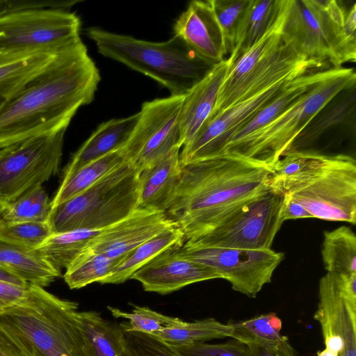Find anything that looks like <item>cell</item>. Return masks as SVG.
Listing matches in <instances>:
<instances>
[{
	"label": "cell",
	"mask_w": 356,
	"mask_h": 356,
	"mask_svg": "<svg viewBox=\"0 0 356 356\" xmlns=\"http://www.w3.org/2000/svg\"><path fill=\"white\" fill-rule=\"evenodd\" d=\"M4 101L3 98L0 97V104Z\"/></svg>",
	"instance_id": "cell-46"
},
{
	"label": "cell",
	"mask_w": 356,
	"mask_h": 356,
	"mask_svg": "<svg viewBox=\"0 0 356 356\" xmlns=\"http://www.w3.org/2000/svg\"><path fill=\"white\" fill-rule=\"evenodd\" d=\"M0 266L26 283L45 287L60 276L37 249H29L0 239Z\"/></svg>",
	"instance_id": "cell-22"
},
{
	"label": "cell",
	"mask_w": 356,
	"mask_h": 356,
	"mask_svg": "<svg viewBox=\"0 0 356 356\" xmlns=\"http://www.w3.org/2000/svg\"><path fill=\"white\" fill-rule=\"evenodd\" d=\"M185 241L184 234L177 225L169 227L136 248L99 283H122L153 259L167 251L179 249Z\"/></svg>",
	"instance_id": "cell-23"
},
{
	"label": "cell",
	"mask_w": 356,
	"mask_h": 356,
	"mask_svg": "<svg viewBox=\"0 0 356 356\" xmlns=\"http://www.w3.org/2000/svg\"><path fill=\"white\" fill-rule=\"evenodd\" d=\"M345 11L335 0H291L282 40L308 58L342 67L356 58V38L344 28Z\"/></svg>",
	"instance_id": "cell-8"
},
{
	"label": "cell",
	"mask_w": 356,
	"mask_h": 356,
	"mask_svg": "<svg viewBox=\"0 0 356 356\" xmlns=\"http://www.w3.org/2000/svg\"><path fill=\"white\" fill-rule=\"evenodd\" d=\"M344 28L346 32L351 37L356 38V4L350 8V10L345 13L344 17Z\"/></svg>",
	"instance_id": "cell-42"
},
{
	"label": "cell",
	"mask_w": 356,
	"mask_h": 356,
	"mask_svg": "<svg viewBox=\"0 0 356 356\" xmlns=\"http://www.w3.org/2000/svg\"><path fill=\"white\" fill-rule=\"evenodd\" d=\"M8 12V0H0V15Z\"/></svg>",
	"instance_id": "cell-44"
},
{
	"label": "cell",
	"mask_w": 356,
	"mask_h": 356,
	"mask_svg": "<svg viewBox=\"0 0 356 356\" xmlns=\"http://www.w3.org/2000/svg\"><path fill=\"white\" fill-rule=\"evenodd\" d=\"M99 81V70L79 38L0 104V149L67 129L77 110L92 102Z\"/></svg>",
	"instance_id": "cell-1"
},
{
	"label": "cell",
	"mask_w": 356,
	"mask_h": 356,
	"mask_svg": "<svg viewBox=\"0 0 356 356\" xmlns=\"http://www.w3.org/2000/svg\"><path fill=\"white\" fill-rule=\"evenodd\" d=\"M77 308L31 284L24 302L0 312V326L31 356H85Z\"/></svg>",
	"instance_id": "cell-5"
},
{
	"label": "cell",
	"mask_w": 356,
	"mask_h": 356,
	"mask_svg": "<svg viewBox=\"0 0 356 356\" xmlns=\"http://www.w3.org/2000/svg\"><path fill=\"white\" fill-rule=\"evenodd\" d=\"M6 205V204L0 202V221L1 220V217L5 209Z\"/></svg>",
	"instance_id": "cell-45"
},
{
	"label": "cell",
	"mask_w": 356,
	"mask_h": 356,
	"mask_svg": "<svg viewBox=\"0 0 356 356\" xmlns=\"http://www.w3.org/2000/svg\"><path fill=\"white\" fill-rule=\"evenodd\" d=\"M284 195L282 216L284 221L298 218H311L312 216L297 201L290 195Z\"/></svg>",
	"instance_id": "cell-41"
},
{
	"label": "cell",
	"mask_w": 356,
	"mask_h": 356,
	"mask_svg": "<svg viewBox=\"0 0 356 356\" xmlns=\"http://www.w3.org/2000/svg\"><path fill=\"white\" fill-rule=\"evenodd\" d=\"M270 188L290 195L313 218L356 223V161L350 156L309 152L297 175Z\"/></svg>",
	"instance_id": "cell-6"
},
{
	"label": "cell",
	"mask_w": 356,
	"mask_h": 356,
	"mask_svg": "<svg viewBox=\"0 0 356 356\" xmlns=\"http://www.w3.org/2000/svg\"><path fill=\"white\" fill-rule=\"evenodd\" d=\"M231 323L233 327L231 337L245 345L273 344L286 337L280 333L281 319L272 312Z\"/></svg>",
	"instance_id": "cell-32"
},
{
	"label": "cell",
	"mask_w": 356,
	"mask_h": 356,
	"mask_svg": "<svg viewBox=\"0 0 356 356\" xmlns=\"http://www.w3.org/2000/svg\"><path fill=\"white\" fill-rule=\"evenodd\" d=\"M233 327L231 323H222L212 318L186 322L179 319L173 325L158 331L156 336L172 346H186L207 341L231 337Z\"/></svg>",
	"instance_id": "cell-28"
},
{
	"label": "cell",
	"mask_w": 356,
	"mask_h": 356,
	"mask_svg": "<svg viewBox=\"0 0 356 356\" xmlns=\"http://www.w3.org/2000/svg\"><path fill=\"white\" fill-rule=\"evenodd\" d=\"M140 169L126 161L78 195L53 207L48 222L52 234L102 229L138 207Z\"/></svg>",
	"instance_id": "cell-7"
},
{
	"label": "cell",
	"mask_w": 356,
	"mask_h": 356,
	"mask_svg": "<svg viewBox=\"0 0 356 356\" xmlns=\"http://www.w3.org/2000/svg\"><path fill=\"white\" fill-rule=\"evenodd\" d=\"M270 168L222 156L182 165L181 178L167 216L186 241L211 230L226 215L270 188Z\"/></svg>",
	"instance_id": "cell-2"
},
{
	"label": "cell",
	"mask_w": 356,
	"mask_h": 356,
	"mask_svg": "<svg viewBox=\"0 0 356 356\" xmlns=\"http://www.w3.org/2000/svg\"><path fill=\"white\" fill-rule=\"evenodd\" d=\"M123 259H112L88 249L81 252L65 269L64 280L71 289L99 282L108 276Z\"/></svg>",
	"instance_id": "cell-30"
},
{
	"label": "cell",
	"mask_w": 356,
	"mask_h": 356,
	"mask_svg": "<svg viewBox=\"0 0 356 356\" xmlns=\"http://www.w3.org/2000/svg\"><path fill=\"white\" fill-rule=\"evenodd\" d=\"M253 356H298L286 337L281 341L268 345H246Z\"/></svg>",
	"instance_id": "cell-39"
},
{
	"label": "cell",
	"mask_w": 356,
	"mask_h": 356,
	"mask_svg": "<svg viewBox=\"0 0 356 356\" xmlns=\"http://www.w3.org/2000/svg\"><path fill=\"white\" fill-rule=\"evenodd\" d=\"M124 334L125 341L121 356H180L173 346L154 335L138 332Z\"/></svg>",
	"instance_id": "cell-36"
},
{
	"label": "cell",
	"mask_w": 356,
	"mask_h": 356,
	"mask_svg": "<svg viewBox=\"0 0 356 356\" xmlns=\"http://www.w3.org/2000/svg\"><path fill=\"white\" fill-rule=\"evenodd\" d=\"M174 35L179 37L197 55L215 65L227 54L222 29L211 0L192 1L176 20Z\"/></svg>",
	"instance_id": "cell-16"
},
{
	"label": "cell",
	"mask_w": 356,
	"mask_h": 356,
	"mask_svg": "<svg viewBox=\"0 0 356 356\" xmlns=\"http://www.w3.org/2000/svg\"><path fill=\"white\" fill-rule=\"evenodd\" d=\"M51 234L48 222L0 221V239L26 248H38Z\"/></svg>",
	"instance_id": "cell-34"
},
{
	"label": "cell",
	"mask_w": 356,
	"mask_h": 356,
	"mask_svg": "<svg viewBox=\"0 0 356 356\" xmlns=\"http://www.w3.org/2000/svg\"><path fill=\"white\" fill-rule=\"evenodd\" d=\"M108 309L115 318L129 319V322H124L120 325L124 332L153 334L179 320V318L161 314L146 307L135 306L131 313L111 307H108Z\"/></svg>",
	"instance_id": "cell-33"
},
{
	"label": "cell",
	"mask_w": 356,
	"mask_h": 356,
	"mask_svg": "<svg viewBox=\"0 0 356 356\" xmlns=\"http://www.w3.org/2000/svg\"><path fill=\"white\" fill-rule=\"evenodd\" d=\"M122 149L111 152L63 177L51 209L81 193L125 162Z\"/></svg>",
	"instance_id": "cell-26"
},
{
	"label": "cell",
	"mask_w": 356,
	"mask_h": 356,
	"mask_svg": "<svg viewBox=\"0 0 356 356\" xmlns=\"http://www.w3.org/2000/svg\"><path fill=\"white\" fill-rule=\"evenodd\" d=\"M283 202L284 195L270 189L232 211L204 235L188 241L209 247L271 249L284 222Z\"/></svg>",
	"instance_id": "cell-10"
},
{
	"label": "cell",
	"mask_w": 356,
	"mask_h": 356,
	"mask_svg": "<svg viewBox=\"0 0 356 356\" xmlns=\"http://www.w3.org/2000/svg\"><path fill=\"white\" fill-rule=\"evenodd\" d=\"M232 63L229 56L213 65L184 96L179 123L182 147L191 142L210 117Z\"/></svg>",
	"instance_id": "cell-18"
},
{
	"label": "cell",
	"mask_w": 356,
	"mask_h": 356,
	"mask_svg": "<svg viewBox=\"0 0 356 356\" xmlns=\"http://www.w3.org/2000/svg\"><path fill=\"white\" fill-rule=\"evenodd\" d=\"M355 80L353 68L341 67L271 123L224 156L251 160L271 168L293 148L296 138L314 117L337 95L354 86Z\"/></svg>",
	"instance_id": "cell-9"
},
{
	"label": "cell",
	"mask_w": 356,
	"mask_h": 356,
	"mask_svg": "<svg viewBox=\"0 0 356 356\" xmlns=\"http://www.w3.org/2000/svg\"><path fill=\"white\" fill-rule=\"evenodd\" d=\"M78 324L83 341L85 356H121L124 334L118 325L103 318L97 312H78Z\"/></svg>",
	"instance_id": "cell-24"
},
{
	"label": "cell",
	"mask_w": 356,
	"mask_h": 356,
	"mask_svg": "<svg viewBox=\"0 0 356 356\" xmlns=\"http://www.w3.org/2000/svg\"><path fill=\"white\" fill-rule=\"evenodd\" d=\"M322 259L327 273L356 275V236L347 226L323 234Z\"/></svg>",
	"instance_id": "cell-27"
},
{
	"label": "cell",
	"mask_w": 356,
	"mask_h": 356,
	"mask_svg": "<svg viewBox=\"0 0 356 356\" xmlns=\"http://www.w3.org/2000/svg\"><path fill=\"white\" fill-rule=\"evenodd\" d=\"M0 356H31L19 343L0 326Z\"/></svg>",
	"instance_id": "cell-40"
},
{
	"label": "cell",
	"mask_w": 356,
	"mask_h": 356,
	"mask_svg": "<svg viewBox=\"0 0 356 356\" xmlns=\"http://www.w3.org/2000/svg\"><path fill=\"white\" fill-rule=\"evenodd\" d=\"M219 278L211 268L181 255L177 249L157 256L130 279L138 281L146 291L164 295L193 283Z\"/></svg>",
	"instance_id": "cell-17"
},
{
	"label": "cell",
	"mask_w": 356,
	"mask_h": 356,
	"mask_svg": "<svg viewBox=\"0 0 356 356\" xmlns=\"http://www.w3.org/2000/svg\"><path fill=\"white\" fill-rule=\"evenodd\" d=\"M102 229H81L52 234L36 248L58 270L66 269Z\"/></svg>",
	"instance_id": "cell-29"
},
{
	"label": "cell",
	"mask_w": 356,
	"mask_h": 356,
	"mask_svg": "<svg viewBox=\"0 0 356 356\" xmlns=\"http://www.w3.org/2000/svg\"><path fill=\"white\" fill-rule=\"evenodd\" d=\"M173 347L180 356H253L245 344L236 340L221 343L204 342Z\"/></svg>",
	"instance_id": "cell-37"
},
{
	"label": "cell",
	"mask_w": 356,
	"mask_h": 356,
	"mask_svg": "<svg viewBox=\"0 0 356 356\" xmlns=\"http://www.w3.org/2000/svg\"><path fill=\"white\" fill-rule=\"evenodd\" d=\"M139 118V113L102 123L74 154L63 177L111 152L122 149L129 140Z\"/></svg>",
	"instance_id": "cell-21"
},
{
	"label": "cell",
	"mask_w": 356,
	"mask_h": 356,
	"mask_svg": "<svg viewBox=\"0 0 356 356\" xmlns=\"http://www.w3.org/2000/svg\"><path fill=\"white\" fill-rule=\"evenodd\" d=\"M250 0H211L222 29L227 54L234 48L236 33Z\"/></svg>",
	"instance_id": "cell-35"
},
{
	"label": "cell",
	"mask_w": 356,
	"mask_h": 356,
	"mask_svg": "<svg viewBox=\"0 0 356 356\" xmlns=\"http://www.w3.org/2000/svg\"><path fill=\"white\" fill-rule=\"evenodd\" d=\"M175 225L166 213L138 207L123 219L103 229L86 249L112 259H124L138 245Z\"/></svg>",
	"instance_id": "cell-15"
},
{
	"label": "cell",
	"mask_w": 356,
	"mask_h": 356,
	"mask_svg": "<svg viewBox=\"0 0 356 356\" xmlns=\"http://www.w3.org/2000/svg\"><path fill=\"white\" fill-rule=\"evenodd\" d=\"M291 2L285 0L276 20L265 34L248 51L232 60L207 121L278 82L330 68L326 67L329 63L308 58L283 42L282 31Z\"/></svg>",
	"instance_id": "cell-3"
},
{
	"label": "cell",
	"mask_w": 356,
	"mask_h": 356,
	"mask_svg": "<svg viewBox=\"0 0 356 356\" xmlns=\"http://www.w3.org/2000/svg\"><path fill=\"white\" fill-rule=\"evenodd\" d=\"M69 45L58 49L0 47V97L4 100L13 97L44 72Z\"/></svg>",
	"instance_id": "cell-19"
},
{
	"label": "cell",
	"mask_w": 356,
	"mask_h": 356,
	"mask_svg": "<svg viewBox=\"0 0 356 356\" xmlns=\"http://www.w3.org/2000/svg\"><path fill=\"white\" fill-rule=\"evenodd\" d=\"M86 33L102 55L153 79L171 96H185L213 65L175 35L165 42H152L96 27Z\"/></svg>",
	"instance_id": "cell-4"
},
{
	"label": "cell",
	"mask_w": 356,
	"mask_h": 356,
	"mask_svg": "<svg viewBox=\"0 0 356 356\" xmlns=\"http://www.w3.org/2000/svg\"><path fill=\"white\" fill-rule=\"evenodd\" d=\"M184 96H170L143 104L136 125L122 151L140 170L181 147L180 115Z\"/></svg>",
	"instance_id": "cell-14"
},
{
	"label": "cell",
	"mask_w": 356,
	"mask_h": 356,
	"mask_svg": "<svg viewBox=\"0 0 356 356\" xmlns=\"http://www.w3.org/2000/svg\"><path fill=\"white\" fill-rule=\"evenodd\" d=\"M181 255L204 265L227 280L232 288L255 298L271 282L276 268L284 259L283 252L272 249L248 250L209 247L186 241L177 249Z\"/></svg>",
	"instance_id": "cell-12"
},
{
	"label": "cell",
	"mask_w": 356,
	"mask_h": 356,
	"mask_svg": "<svg viewBox=\"0 0 356 356\" xmlns=\"http://www.w3.org/2000/svg\"><path fill=\"white\" fill-rule=\"evenodd\" d=\"M66 129L0 149V202H13L59 171Z\"/></svg>",
	"instance_id": "cell-11"
},
{
	"label": "cell",
	"mask_w": 356,
	"mask_h": 356,
	"mask_svg": "<svg viewBox=\"0 0 356 356\" xmlns=\"http://www.w3.org/2000/svg\"><path fill=\"white\" fill-rule=\"evenodd\" d=\"M81 21L62 8H26L0 15V47H66L80 38Z\"/></svg>",
	"instance_id": "cell-13"
},
{
	"label": "cell",
	"mask_w": 356,
	"mask_h": 356,
	"mask_svg": "<svg viewBox=\"0 0 356 356\" xmlns=\"http://www.w3.org/2000/svg\"><path fill=\"white\" fill-rule=\"evenodd\" d=\"M31 284L21 286L0 280V312L24 302L31 292Z\"/></svg>",
	"instance_id": "cell-38"
},
{
	"label": "cell",
	"mask_w": 356,
	"mask_h": 356,
	"mask_svg": "<svg viewBox=\"0 0 356 356\" xmlns=\"http://www.w3.org/2000/svg\"><path fill=\"white\" fill-rule=\"evenodd\" d=\"M0 280L13 283L17 285H26L29 283L25 282L16 275H13L6 269L0 266Z\"/></svg>",
	"instance_id": "cell-43"
},
{
	"label": "cell",
	"mask_w": 356,
	"mask_h": 356,
	"mask_svg": "<svg viewBox=\"0 0 356 356\" xmlns=\"http://www.w3.org/2000/svg\"><path fill=\"white\" fill-rule=\"evenodd\" d=\"M51 211V201L42 185H38L7 204L1 221L48 222Z\"/></svg>",
	"instance_id": "cell-31"
},
{
	"label": "cell",
	"mask_w": 356,
	"mask_h": 356,
	"mask_svg": "<svg viewBox=\"0 0 356 356\" xmlns=\"http://www.w3.org/2000/svg\"><path fill=\"white\" fill-rule=\"evenodd\" d=\"M180 149L174 148L140 170L138 208L166 213L181 178Z\"/></svg>",
	"instance_id": "cell-20"
},
{
	"label": "cell",
	"mask_w": 356,
	"mask_h": 356,
	"mask_svg": "<svg viewBox=\"0 0 356 356\" xmlns=\"http://www.w3.org/2000/svg\"><path fill=\"white\" fill-rule=\"evenodd\" d=\"M285 0H250L238 27L234 48L229 56L236 59L253 46L269 29Z\"/></svg>",
	"instance_id": "cell-25"
}]
</instances>
